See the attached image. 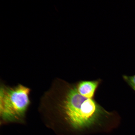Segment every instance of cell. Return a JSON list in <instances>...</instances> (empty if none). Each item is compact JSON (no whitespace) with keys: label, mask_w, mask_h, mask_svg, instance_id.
I'll list each match as a JSON object with an SVG mask.
<instances>
[{"label":"cell","mask_w":135,"mask_h":135,"mask_svg":"<svg viewBox=\"0 0 135 135\" xmlns=\"http://www.w3.org/2000/svg\"><path fill=\"white\" fill-rule=\"evenodd\" d=\"M38 111L46 126L57 133L68 128L83 130L120 118L117 112L106 110L94 99L81 95L75 84L58 78L40 98Z\"/></svg>","instance_id":"1"},{"label":"cell","mask_w":135,"mask_h":135,"mask_svg":"<svg viewBox=\"0 0 135 135\" xmlns=\"http://www.w3.org/2000/svg\"><path fill=\"white\" fill-rule=\"evenodd\" d=\"M31 89L19 84L13 86L2 81L0 84V120L1 124H23L31 104Z\"/></svg>","instance_id":"2"},{"label":"cell","mask_w":135,"mask_h":135,"mask_svg":"<svg viewBox=\"0 0 135 135\" xmlns=\"http://www.w3.org/2000/svg\"><path fill=\"white\" fill-rule=\"evenodd\" d=\"M124 80L135 91V75L131 76H123Z\"/></svg>","instance_id":"4"},{"label":"cell","mask_w":135,"mask_h":135,"mask_svg":"<svg viewBox=\"0 0 135 135\" xmlns=\"http://www.w3.org/2000/svg\"><path fill=\"white\" fill-rule=\"evenodd\" d=\"M101 82L100 79L93 80H81L75 83L78 91L86 98L94 99L96 91Z\"/></svg>","instance_id":"3"}]
</instances>
